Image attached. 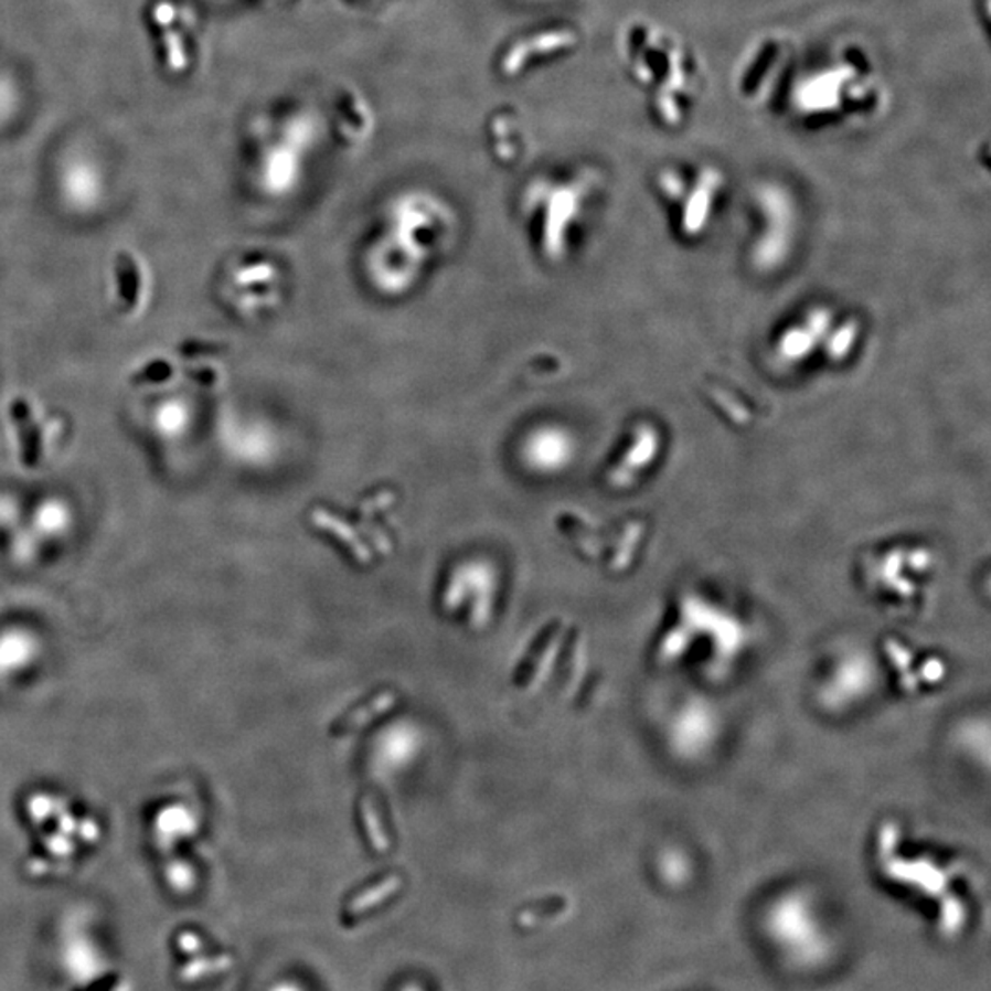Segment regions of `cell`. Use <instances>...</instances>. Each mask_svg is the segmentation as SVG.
Instances as JSON below:
<instances>
[{
  "mask_svg": "<svg viewBox=\"0 0 991 991\" xmlns=\"http://www.w3.org/2000/svg\"><path fill=\"white\" fill-rule=\"evenodd\" d=\"M753 230L747 259L764 276L777 274L790 263L799 241V206L790 190L764 182L753 191Z\"/></svg>",
  "mask_w": 991,
  "mask_h": 991,
  "instance_id": "8992f818",
  "label": "cell"
},
{
  "mask_svg": "<svg viewBox=\"0 0 991 991\" xmlns=\"http://www.w3.org/2000/svg\"><path fill=\"white\" fill-rule=\"evenodd\" d=\"M21 105V93L17 83L6 72L0 71V121L15 115Z\"/></svg>",
  "mask_w": 991,
  "mask_h": 991,
  "instance_id": "e0dca14e",
  "label": "cell"
},
{
  "mask_svg": "<svg viewBox=\"0 0 991 991\" xmlns=\"http://www.w3.org/2000/svg\"><path fill=\"white\" fill-rule=\"evenodd\" d=\"M104 168L87 153H74L63 160L57 188L66 206L77 213L94 212L105 199Z\"/></svg>",
  "mask_w": 991,
  "mask_h": 991,
  "instance_id": "9c48e42d",
  "label": "cell"
},
{
  "mask_svg": "<svg viewBox=\"0 0 991 991\" xmlns=\"http://www.w3.org/2000/svg\"><path fill=\"white\" fill-rule=\"evenodd\" d=\"M663 434L658 425L652 423H639L633 428L627 450H622V458L617 463V475L621 476L622 483H630L636 478L656 469L663 454Z\"/></svg>",
  "mask_w": 991,
  "mask_h": 991,
  "instance_id": "30bf717a",
  "label": "cell"
},
{
  "mask_svg": "<svg viewBox=\"0 0 991 991\" xmlns=\"http://www.w3.org/2000/svg\"><path fill=\"white\" fill-rule=\"evenodd\" d=\"M191 408L190 404L182 398H168L164 403H160L154 408L151 425L154 431L164 439H174L188 431L190 428Z\"/></svg>",
  "mask_w": 991,
  "mask_h": 991,
  "instance_id": "7c38bea8",
  "label": "cell"
},
{
  "mask_svg": "<svg viewBox=\"0 0 991 991\" xmlns=\"http://www.w3.org/2000/svg\"><path fill=\"white\" fill-rule=\"evenodd\" d=\"M401 991H423L419 987H415V984H409V987L403 988Z\"/></svg>",
  "mask_w": 991,
  "mask_h": 991,
  "instance_id": "d6986e66",
  "label": "cell"
},
{
  "mask_svg": "<svg viewBox=\"0 0 991 991\" xmlns=\"http://www.w3.org/2000/svg\"><path fill=\"white\" fill-rule=\"evenodd\" d=\"M393 703H395V694L382 692L379 696L373 697L370 703H365L364 707L356 708L349 716H345L340 724L332 727V731L334 733H342V731L348 733V731L360 729V727L370 724L371 720L386 713L387 708L393 707Z\"/></svg>",
  "mask_w": 991,
  "mask_h": 991,
  "instance_id": "9a60e30c",
  "label": "cell"
},
{
  "mask_svg": "<svg viewBox=\"0 0 991 991\" xmlns=\"http://www.w3.org/2000/svg\"><path fill=\"white\" fill-rule=\"evenodd\" d=\"M120 268L121 298L126 300L129 311L137 312V307H142L146 300V276L137 257L126 252L118 262Z\"/></svg>",
  "mask_w": 991,
  "mask_h": 991,
  "instance_id": "4fadbf2b",
  "label": "cell"
},
{
  "mask_svg": "<svg viewBox=\"0 0 991 991\" xmlns=\"http://www.w3.org/2000/svg\"><path fill=\"white\" fill-rule=\"evenodd\" d=\"M531 2H550V0H531Z\"/></svg>",
  "mask_w": 991,
  "mask_h": 991,
  "instance_id": "ffe728a7",
  "label": "cell"
},
{
  "mask_svg": "<svg viewBox=\"0 0 991 991\" xmlns=\"http://www.w3.org/2000/svg\"><path fill=\"white\" fill-rule=\"evenodd\" d=\"M619 52L627 76L644 94L654 126L667 132L685 129L696 115L705 82L696 50L661 22L636 17L621 30Z\"/></svg>",
  "mask_w": 991,
  "mask_h": 991,
  "instance_id": "7a4b0ae2",
  "label": "cell"
},
{
  "mask_svg": "<svg viewBox=\"0 0 991 991\" xmlns=\"http://www.w3.org/2000/svg\"><path fill=\"white\" fill-rule=\"evenodd\" d=\"M322 138V116L312 107H296L263 121L257 143V185L270 196L292 193L306 173L307 159Z\"/></svg>",
  "mask_w": 991,
  "mask_h": 991,
  "instance_id": "277c9868",
  "label": "cell"
},
{
  "mask_svg": "<svg viewBox=\"0 0 991 991\" xmlns=\"http://www.w3.org/2000/svg\"><path fill=\"white\" fill-rule=\"evenodd\" d=\"M360 810H362L365 833H367L371 846L379 850V852H386V850L390 849V841H387L386 833L382 830L379 816H376L375 810H373V807L370 804V799H364V801H362V808H360Z\"/></svg>",
  "mask_w": 991,
  "mask_h": 991,
  "instance_id": "2e32d148",
  "label": "cell"
},
{
  "mask_svg": "<svg viewBox=\"0 0 991 991\" xmlns=\"http://www.w3.org/2000/svg\"><path fill=\"white\" fill-rule=\"evenodd\" d=\"M863 342V323L854 315H839L833 307H807L790 318L769 343V354L780 370L797 371L821 359L833 367L849 364Z\"/></svg>",
  "mask_w": 991,
  "mask_h": 991,
  "instance_id": "3957f363",
  "label": "cell"
},
{
  "mask_svg": "<svg viewBox=\"0 0 991 991\" xmlns=\"http://www.w3.org/2000/svg\"><path fill=\"white\" fill-rule=\"evenodd\" d=\"M149 22L159 33V49L166 68L173 74L191 66V38L196 21L193 11L177 0H157L149 11Z\"/></svg>",
  "mask_w": 991,
  "mask_h": 991,
  "instance_id": "ba28073f",
  "label": "cell"
},
{
  "mask_svg": "<svg viewBox=\"0 0 991 991\" xmlns=\"http://www.w3.org/2000/svg\"><path fill=\"white\" fill-rule=\"evenodd\" d=\"M577 450L575 437L562 428L534 431L525 445V459L540 472H558L572 463Z\"/></svg>",
  "mask_w": 991,
  "mask_h": 991,
  "instance_id": "8fae6325",
  "label": "cell"
},
{
  "mask_svg": "<svg viewBox=\"0 0 991 991\" xmlns=\"http://www.w3.org/2000/svg\"><path fill=\"white\" fill-rule=\"evenodd\" d=\"M401 887H403V880H401L397 874L384 877L379 885L365 888L364 893H360L359 896L348 905V915H362L365 910H370L371 907L384 904V902H386L387 898H392L393 894L397 893Z\"/></svg>",
  "mask_w": 991,
  "mask_h": 991,
  "instance_id": "5bb4252c",
  "label": "cell"
},
{
  "mask_svg": "<svg viewBox=\"0 0 991 991\" xmlns=\"http://www.w3.org/2000/svg\"><path fill=\"white\" fill-rule=\"evenodd\" d=\"M273 991H303L300 987H296L292 982H284V984H278V987L274 988Z\"/></svg>",
  "mask_w": 991,
  "mask_h": 991,
  "instance_id": "ac0fdd59",
  "label": "cell"
},
{
  "mask_svg": "<svg viewBox=\"0 0 991 991\" xmlns=\"http://www.w3.org/2000/svg\"><path fill=\"white\" fill-rule=\"evenodd\" d=\"M654 190L678 235L697 241L713 226L725 174L718 166L705 162L663 166L656 173Z\"/></svg>",
  "mask_w": 991,
  "mask_h": 991,
  "instance_id": "5b68a950",
  "label": "cell"
},
{
  "mask_svg": "<svg viewBox=\"0 0 991 991\" xmlns=\"http://www.w3.org/2000/svg\"><path fill=\"white\" fill-rule=\"evenodd\" d=\"M797 43L790 33L768 32L749 44L733 74V90L740 105L764 109L780 99L796 68Z\"/></svg>",
  "mask_w": 991,
  "mask_h": 991,
  "instance_id": "52a82bcc",
  "label": "cell"
},
{
  "mask_svg": "<svg viewBox=\"0 0 991 991\" xmlns=\"http://www.w3.org/2000/svg\"><path fill=\"white\" fill-rule=\"evenodd\" d=\"M779 102L804 131L846 129L887 110L888 85L863 44L841 43L799 71L796 66Z\"/></svg>",
  "mask_w": 991,
  "mask_h": 991,
  "instance_id": "6da1fadb",
  "label": "cell"
}]
</instances>
